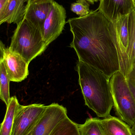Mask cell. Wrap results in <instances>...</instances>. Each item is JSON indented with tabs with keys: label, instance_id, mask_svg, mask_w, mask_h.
Returning a JSON list of instances; mask_svg holds the SVG:
<instances>
[{
	"label": "cell",
	"instance_id": "obj_14",
	"mask_svg": "<svg viewBox=\"0 0 135 135\" xmlns=\"http://www.w3.org/2000/svg\"><path fill=\"white\" fill-rule=\"evenodd\" d=\"M10 81L3 60H0V98L6 107L9 104L11 97L10 94Z\"/></svg>",
	"mask_w": 135,
	"mask_h": 135
},
{
	"label": "cell",
	"instance_id": "obj_8",
	"mask_svg": "<svg viewBox=\"0 0 135 135\" xmlns=\"http://www.w3.org/2000/svg\"><path fill=\"white\" fill-rule=\"evenodd\" d=\"M67 117V110L62 105L57 103L47 105L32 135H50L59 124Z\"/></svg>",
	"mask_w": 135,
	"mask_h": 135
},
{
	"label": "cell",
	"instance_id": "obj_13",
	"mask_svg": "<svg viewBox=\"0 0 135 135\" xmlns=\"http://www.w3.org/2000/svg\"><path fill=\"white\" fill-rule=\"evenodd\" d=\"M20 105L16 96L11 97L9 104L6 107L4 118L1 124L0 135H11L14 117Z\"/></svg>",
	"mask_w": 135,
	"mask_h": 135
},
{
	"label": "cell",
	"instance_id": "obj_6",
	"mask_svg": "<svg viewBox=\"0 0 135 135\" xmlns=\"http://www.w3.org/2000/svg\"><path fill=\"white\" fill-rule=\"evenodd\" d=\"M66 17L65 8L54 1L41 32L44 40L48 46L62 34L66 23Z\"/></svg>",
	"mask_w": 135,
	"mask_h": 135
},
{
	"label": "cell",
	"instance_id": "obj_2",
	"mask_svg": "<svg viewBox=\"0 0 135 135\" xmlns=\"http://www.w3.org/2000/svg\"><path fill=\"white\" fill-rule=\"evenodd\" d=\"M75 70L78 75V83L85 104L99 117L111 115L113 106L110 79L94 68L78 61Z\"/></svg>",
	"mask_w": 135,
	"mask_h": 135
},
{
	"label": "cell",
	"instance_id": "obj_15",
	"mask_svg": "<svg viewBox=\"0 0 135 135\" xmlns=\"http://www.w3.org/2000/svg\"><path fill=\"white\" fill-rule=\"evenodd\" d=\"M50 135H80L78 124L67 117L59 124Z\"/></svg>",
	"mask_w": 135,
	"mask_h": 135
},
{
	"label": "cell",
	"instance_id": "obj_4",
	"mask_svg": "<svg viewBox=\"0 0 135 135\" xmlns=\"http://www.w3.org/2000/svg\"><path fill=\"white\" fill-rule=\"evenodd\" d=\"M110 83L116 114L132 127L135 122V99L128 82L119 71L112 76Z\"/></svg>",
	"mask_w": 135,
	"mask_h": 135
},
{
	"label": "cell",
	"instance_id": "obj_19",
	"mask_svg": "<svg viewBox=\"0 0 135 135\" xmlns=\"http://www.w3.org/2000/svg\"><path fill=\"white\" fill-rule=\"evenodd\" d=\"M128 85L135 99V64L132 67L128 79Z\"/></svg>",
	"mask_w": 135,
	"mask_h": 135
},
{
	"label": "cell",
	"instance_id": "obj_1",
	"mask_svg": "<svg viewBox=\"0 0 135 135\" xmlns=\"http://www.w3.org/2000/svg\"><path fill=\"white\" fill-rule=\"evenodd\" d=\"M73 35L70 47L78 61L102 72L109 79L120 71L118 52L112 38L113 22L97 9L67 21Z\"/></svg>",
	"mask_w": 135,
	"mask_h": 135
},
{
	"label": "cell",
	"instance_id": "obj_18",
	"mask_svg": "<svg viewBox=\"0 0 135 135\" xmlns=\"http://www.w3.org/2000/svg\"><path fill=\"white\" fill-rule=\"evenodd\" d=\"M90 4L85 1H77L71 5V10L79 17H84L89 14L91 10L90 9Z\"/></svg>",
	"mask_w": 135,
	"mask_h": 135
},
{
	"label": "cell",
	"instance_id": "obj_22",
	"mask_svg": "<svg viewBox=\"0 0 135 135\" xmlns=\"http://www.w3.org/2000/svg\"><path fill=\"white\" fill-rule=\"evenodd\" d=\"M131 131L132 135H135V122L133 125L132 126L131 128Z\"/></svg>",
	"mask_w": 135,
	"mask_h": 135
},
{
	"label": "cell",
	"instance_id": "obj_10",
	"mask_svg": "<svg viewBox=\"0 0 135 135\" xmlns=\"http://www.w3.org/2000/svg\"><path fill=\"white\" fill-rule=\"evenodd\" d=\"M97 9L113 22L120 15H129L135 10V0H100Z\"/></svg>",
	"mask_w": 135,
	"mask_h": 135
},
{
	"label": "cell",
	"instance_id": "obj_11",
	"mask_svg": "<svg viewBox=\"0 0 135 135\" xmlns=\"http://www.w3.org/2000/svg\"><path fill=\"white\" fill-rule=\"evenodd\" d=\"M99 123L105 135H132L131 127L117 117L110 115L100 119Z\"/></svg>",
	"mask_w": 135,
	"mask_h": 135
},
{
	"label": "cell",
	"instance_id": "obj_9",
	"mask_svg": "<svg viewBox=\"0 0 135 135\" xmlns=\"http://www.w3.org/2000/svg\"><path fill=\"white\" fill-rule=\"evenodd\" d=\"M54 0H28L24 17L42 32L44 21L52 8Z\"/></svg>",
	"mask_w": 135,
	"mask_h": 135
},
{
	"label": "cell",
	"instance_id": "obj_21",
	"mask_svg": "<svg viewBox=\"0 0 135 135\" xmlns=\"http://www.w3.org/2000/svg\"><path fill=\"white\" fill-rule=\"evenodd\" d=\"M87 1V2L89 3L90 4H94V3L98 2L99 1H100V0H77V1Z\"/></svg>",
	"mask_w": 135,
	"mask_h": 135
},
{
	"label": "cell",
	"instance_id": "obj_3",
	"mask_svg": "<svg viewBox=\"0 0 135 135\" xmlns=\"http://www.w3.org/2000/svg\"><path fill=\"white\" fill-rule=\"evenodd\" d=\"M48 46L41 32L24 17L17 25L9 48L11 51L22 56L29 63L41 55Z\"/></svg>",
	"mask_w": 135,
	"mask_h": 135
},
{
	"label": "cell",
	"instance_id": "obj_16",
	"mask_svg": "<svg viewBox=\"0 0 135 135\" xmlns=\"http://www.w3.org/2000/svg\"><path fill=\"white\" fill-rule=\"evenodd\" d=\"M128 27L130 34V46L128 53L131 71L135 64V10L129 15Z\"/></svg>",
	"mask_w": 135,
	"mask_h": 135
},
{
	"label": "cell",
	"instance_id": "obj_5",
	"mask_svg": "<svg viewBox=\"0 0 135 135\" xmlns=\"http://www.w3.org/2000/svg\"><path fill=\"white\" fill-rule=\"evenodd\" d=\"M46 106L40 104L20 105L17 110L11 135H27L35 127Z\"/></svg>",
	"mask_w": 135,
	"mask_h": 135
},
{
	"label": "cell",
	"instance_id": "obj_12",
	"mask_svg": "<svg viewBox=\"0 0 135 135\" xmlns=\"http://www.w3.org/2000/svg\"><path fill=\"white\" fill-rule=\"evenodd\" d=\"M27 0H10L3 16L0 18V24L7 23L18 24L24 17L25 2Z\"/></svg>",
	"mask_w": 135,
	"mask_h": 135
},
{
	"label": "cell",
	"instance_id": "obj_23",
	"mask_svg": "<svg viewBox=\"0 0 135 135\" xmlns=\"http://www.w3.org/2000/svg\"><path fill=\"white\" fill-rule=\"evenodd\" d=\"M33 130H32V131L31 132H30V133H29V134H28L27 135H32V132H33Z\"/></svg>",
	"mask_w": 135,
	"mask_h": 135
},
{
	"label": "cell",
	"instance_id": "obj_24",
	"mask_svg": "<svg viewBox=\"0 0 135 135\" xmlns=\"http://www.w3.org/2000/svg\"><path fill=\"white\" fill-rule=\"evenodd\" d=\"M28 1V0H27ZM30 1H36V0H30Z\"/></svg>",
	"mask_w": 135,
	"mask_h": 135
},
{
	"label": "cell",
	"instance_id": "obj_7",
	"mask_svg": "<svg viewBox=\"0 0 135 135\" xmlns=\"http://www.w3.org/2000/svg\"><path fill=\"white\" fill-rule=\"evenodd\" d=\"M0 48L1 58L4 62L10 81L20 82L25 80L29 74V63L22 56L6 47L2 41Z\"/></svg>",
	"mask_w": 135,
	"mask_h": 135
},
{
	"label": "cell",
	"instance_id": "obj_17",
	"mask_svg": "<svg viewBox=\"0 0 135 135\" xmlns=\"http://www.w3.org/2000/svg\"><path fill=\"white\" fill-rule=\"evenodd\" d=\"M100 119H87L83 124H78L80 135H105L99 123Z\"/></svg>",
	"mask_w": 135,
	"mask_h": 135
},
{
	"label": "cell",
	"instance_id": "obj_20",
	"mask_svg": "<svg viewBox=\"0 0 135 135\" xmlns=\"http://www.w3.org/2000/svg\"><path fill=\"white\" fill-rule=\"evenodd\" d=\"M9 1L10 0H0V18L4 15Z\"/></svg>",
	"mask_w": 135,
	"mask_h": 135
}]
</instances>
